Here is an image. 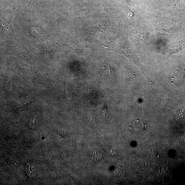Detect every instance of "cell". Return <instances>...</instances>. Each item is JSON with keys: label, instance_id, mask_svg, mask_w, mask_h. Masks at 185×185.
I'll list each match as a JSON object with an SVG mask.
<instances>
[{"label": "cell", "instance_id": "cell-1", "mask_svg": "<svg viewBox=\"0 0 185 185\" xmlns=\"http://www.w3.org/2000/svg\"><path fill=\"white\" fill-rule=\"evenodd\" d=\"M146 125L144 123L140 121H137L135 122L133 126L132 129L134 130L137 131H144L146 129Z\"/></svg>", "mask_w": 185, "mask_h": 185}, {"label": "cell", "instance_id": "cell-2", "mask_svg": "<svg viewBox=\"0 0 185 185\" xmlns=\"http://www.w3.org/2000/svg\"><path fill=\"white\" fill-rule=\"evenodd\" d=\"M185 117V107H182L177 111L175 115V118L177 120H180Z\"/></svg>", "mask_w": 185, "mask_h": 185}, {"label": "cell", "instance_id": "cell-3", "mask_svg": "<svg viewBox=\"0 0 185 185\" xmlns=\"http://www.w3.org/2000/svg\"><path fill=\"white\" fill-rule=\"evenodd\" d=\"M103 157V155L99 151H94L92 153V158L97 162H99V161H100Z\"/></svg>", "mask_w": 185, "mask_h": 185}]
</instances>
